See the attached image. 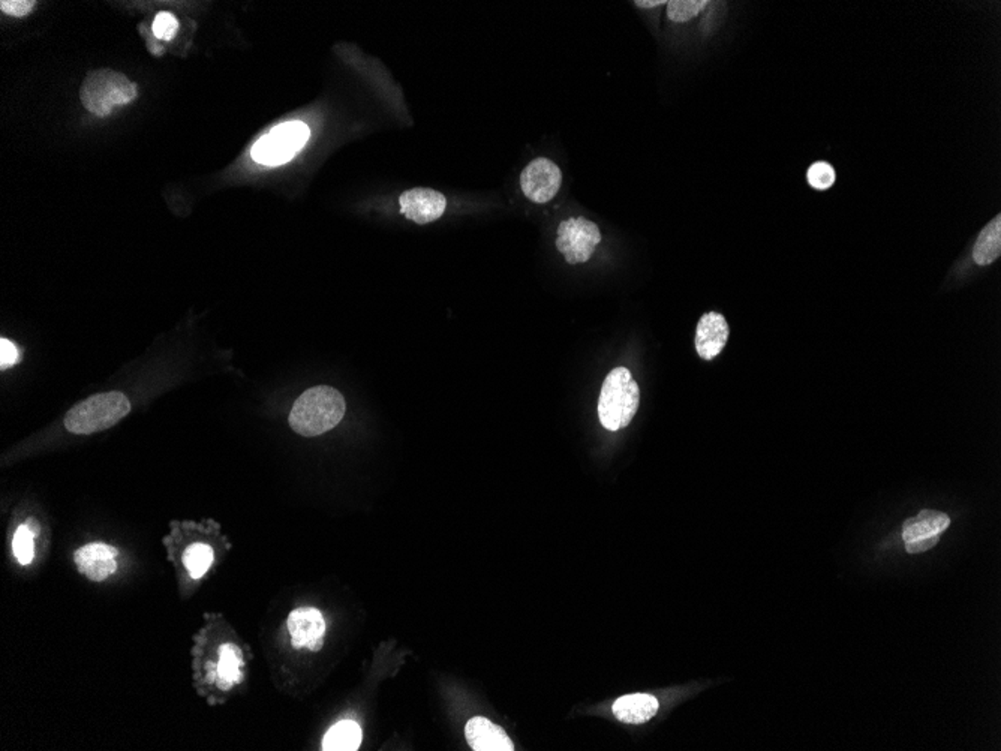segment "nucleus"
Returning a JSON list of instances; mask_svg holds the SVG:
<instances>
[{
	"label": "nucleus",
	"mask_w": 1001,
	"mask_h": 751,
	"mask_svg": "<svg viewBox=\"0 0 1001 751\" xmlns=\"http://www.w3.org/2000/svg\"><path fill=\"white\" fill-rule=\"evenodd\" d=\"M729 335H731V329L722 314L707 312L703 315L696 330L697 354L707 362L717 357L724 350L729 341Z\"/></svg>",
	"instance_id": "9d476101"
},
{
	"label": "nucleus",
	"mask_w": 1001,
	"mask_h": 751,
	"mask_svg": "<svg viewBox=\"0 0 1001 751\" xmlns=\"http://www.w3.org/2000/svg\"><path fill=\"white\" fill-rule=\"evenodd\" d=\"M308 124L302 122H288L278 124L275 130L264 135L253 144V161L264 166H282L285 162L291 161L297 153L308 143Z\"/></svg>",
	"instance_id": "39448f33"
},
{
	"label": "nucleus",
	"mask_w": 1001,
	"mask_h": 751,
	"mask_svg": "<svg viewBox=\"0 0 1001 751\" xmlns=\"http://www.w3.org/2000/svg\"><path fill=\"white\" fill-rule=\"evenodd\" d=\"M562 183V173L555 162L547 158H537L525 166L520 175V188L525 197L537 204H546L555 199Z\"/></svg>",
	"instance_id": "0eeeda50"
},
{
	"label": "nucleus",
	"mask_w": 1001,
	"mask_h": 751,
	"mask_svg": "<svg viewBox=\"0 0 1001 751\" xmlns=\"http://www.w3.org/2000/svg\"><path fill=\"white\" fill-rule=\"evenodd\" d=\"M235 686L233 682L227 681L224 678H218V687L222 690H230L231 687Z\"/></svg>",
	"instance_id": "c756f323"
},
{
	"label": "nucleus",
	"mask_w": 1001,
	"mask_h": 751,
	"mask_svg": "<svg viewBox=\"0 0 1001 751\" xmlns=\"http://www.w3.org/2000/svg\"><path fill=\"white\" fill-rule=\"evenodd\" d=\"M215 559V552L209 544H191L184 555V564L192 579H200L209 570Z\"/></svg>",
	"instance_id": "f3484780"
},
{
	"label": "nucleus",
	"mask_w": 1001,
	"mask_h": 751,
	"mask_svg": "<svg viewBox=\"0 0 1001 751\" xmlns=\"http://www.w3.org/2000/svg\"><path fill=\"white\" fill-rule=\"evenodd\" d=\"M362 744V729L351 720L335 724L322 739V750L355 751Z\"/></svg>",
	"instance_id": "dca6fc26"
},
{
	"label": "nucleus",
	"mask_w": 1001,
	"mask_h": 751,
	"mask_svg": "<svg viewBox=\"0 0 1001 751\" xmlns=\"http://www.w3.org/2000/svg\"><path fill=\"white\" fill-rule=\"evenodd\" d=\"M634 5L638 6V8L648 10V8H657V6L660 5H667V2H664V0H660V2H649V0H643L642 2V0H636Z\"/></svg>",
	"instance_id": "a878e982"
},
{
	"label": "nucleus",
	"mask_w": 1001,
	"mask_h": 751,
	"mask_svg": "<svg viewBox=\"0 0 1001 751\" xmlns=\"http://www.w3.org/2000/svg\"><path fill=\"white\" fill-rule=\"evenodd\" d=\"M640 390L627 368H615L609 372L598 399V419L609 431L627 428L637 413Z\"/></svg>",
	"instance_id": "f03ea898"
},
{
	"label": "nucleus",
	"mask_w": 1001,
	"mask_h": 751,
	"mask_svg": "<svg viewBox=\"0 0 1001 751\" xmlns=\"http://www.w3.org/2000/svg\"><path fill=\"white\" fill-rule=\"evenodd\" d=\"M345 411L346 404L339 390L330 386H317L297 397L288 423L302 437H318L336 428L344 419Z\"/></svg>",
	"instance_id": "f257e3e1"
},
{
	"label": "nucleus",
	"mask_w": 1001,
	"mask_h": 751,
	"mask_svg": "<svg viewBox=\"0 0 1001 751\" xmlns=\"http://www.w3.org/2000/svg\"><path fill=\"white\" fill-rule=\"evenodd\" d=\"M179 30V21L170 13H159L152 24V32L159 41H171Z\"/></svg>",
	"instance_id": "4be33fe9"
},
{
	"label": "nucleus",
	"mask_w": 1001,
	"mask_h": 751,
	"mask_svg": "<svg viewBox=\"0 0 1001 751\" xmlns=\"http://www.w3.org/2000/svg\"><path fill=\"white\" fill-rule=\"evenodd\" d=\"M709 5L706 0H672L667 2V17L673 23H689Z\"/></svg>",
	"instance_id": "6ab92c4d"
},
{
	"label": "nucleus",
	"mask_w": 1001,
	"mask_h": 751,
	"mask_svg": "<svg viewBox=\"0 0 1001 751\" xmlns=\"http://www.w3.org/2000/svg\"><path fill=\"white\" fill-rule=\"evenodd\" d=\"M148 46L149 50H150V53H152V55H161L162 53H164V48H162V46H159L157 41H149Z\"/></svg>",
	"instance_id": "cd10ccee"
},
{
	"label": "nucleus",
	"mask_w": 1001,
	"mask_h": 751,
	"mask_svg": "<svg viewBox=\"0 0 1001 751\" xmlns=\"http://www.w3.org/2000/svg\"><path fill=\"white\" fill-rule=\"evenodd\" d=\"M24 525L28 526L29 530L32 531V534L35 535V537H37V535L39 534V525H38L37 521H33V519H29V521L26 522V524H24Z\"/></svg>",
	"instance_id": "c85d7f7f"
},
{
	"label": "nucleus",
	"mask_w": 1001,
	"mask_h": 751,
	"mask_svg": "<svg viewBox=\"0 0 1001 751\" xmlns=\"http://www.w3.org/2000/svg\"><path fill=\"white\" fill-rule=\"evenodd\" d=\"M20 360V351L8 339L0 341V369L11 368Z\"/></svg>",
	"instance_id": "b1692460"
},
{
	"label": "nucleus",
	"mask_w": 1001,
	"mask_h": 751,
	"mask_svg": "<svg viewBox=\"0 0 1001 751\" xmlns=\"http://www.w3.org/2000/svg\"><path fill=\"white\" fill-rule=\"evenodd\" d=\"M33 539H35V535L26 525L20 526L15 533L14 540H13V550H14L15 558L19 559L21 566H28L32 562L33 555H35Z\"/></svg>",
	"instance_id": "aec40b11"
},
{
	"label": "nucleus",
	"mask_w": 1001,
	"mask_h": 751,
	"mask_svg": "<svg viewBox=\"0 0 1001 751\" xmlns=\"http://www.w3.org/2000/svg\"><path fill=\"white\" fill-rule=\"evenodd\" d=\"M602 242V233L597 224L586 218H569L560 222L556 235V249L564 255L565 261L576 264L588 263Z\"/></svg>",
	"instance_id": "423d86ee"
},
{
	"label": "nucleus",
	"mask_w": 1001,
	"mask_h": 751,
	"mask_svg": "<svg viewBox=\"0 0 1001 751\" xmlns=\"http://www.w3.org/2000/svg\"><path fill=\"white\" fill-rule=\"evenodd\" d=\"M660 708L655 697L646 693L622 696L613 704V714L622 723L643 724L655 717Z\"/></svg>",
	"instance_id": "ddd939ff"
},
{
	"label": "nucleus",
	"mask_w": 1001,
	"mask_h": 751,
	"mask_svg": "<svg viewBox=\"0 0 1001 751\" xmlns=\"http://www.w3.org/2000/svg\"><path fill=\"white\" fill-rule=\"evenodd\" d=\"M465 737L475 751H513L515 746L504 729L484 717H474L465 726Z\"/></svg>",
	"instance_id": "9b49d317"
},
{
	"label": "nucleus",
	"mask_w": 1001,
	"mask_h": 751,
	"mask_svg": "<svg viewBox=\"0 0 1001 751\" xmlns=\"http://www.w3.org/2000/svg\"><path fill=\"white\" fill-rule=\"evenodd\" d=\"M35 5L37 4L32 0H2L0 10L4 11L5 14L21 19V17L30 14L35 10Z\"/></svg>",
	"instance_id": "5701e85b"
},
{
	"label": "nucleus",
	"mask_w": 1001,
	"mask_h": 751,
	"mask_svg": "<svg viewBox=\"0 0 1001 751\" xmlns=\"http://www.w3.org/2000/svg\"><path fill=\"white\" fill-rule=\"evenodd\" d=\"M1001 254V215H997L979 235L973 248V260L979 266H989Z\"/></svg>",
	"instance_id": "2eb2a0df"
},
{
	"label": "nucleus",
	"mask_w": 1001,
	"mask_h": 751,
	"mask_svg": "<svg viewBox=\"0 0 1001 751\" xmlns=\"http://www.w3.org/2000/svg\"><path fill=\"white\" fill-rule=\"evenodd\" d=\"M129 411L131 402L124 393H99L73 406L64 415V428L75 435H92L113 428Z\"/></svg>",
	"instance_id": "7ed1b4c3"
},
{
	"label": "nucleus",
	"mask_w": 1001,
	"mask_h": 751,
	"mask_svg": "<svg viewBox=\"0 0 1001 751\" xmlns=\"http://www.w3.org/2000/svg\"><path fill=\"white\" fill-rule=\"evenodd\" d=\"M287 628L293 637V646L295 650H302L318 637H324L326 621L318 609L297 608L290 613Z\"/></svg>",
	"instance_id": "f8f14e48"
},
{
	"label": "nucleus",
	"mask_w": 1001,
	"mask_h": 751,
	"mask_svg": "<svg viewBox=\"0 0 1001 751\" xmlns=\"http://www.w3.org/2000/svg\"><path fill=\"white\" fill-rule=\"evenodd\" d=\"M938 540H940V535H936V537H931V539L909 542V543H905V549H907V552L913 553V555L914 553L927 552V550L933 549L934 546L938 543Z\"/></svg>",
	"instance_id": "393cba45"
},
{
	"label": "nucleus",
	"mask_w": 1001,
	"mask_h": 751,
	"mask_svg": "<svg viewBox=\"0 0 1001 751\" xmlns=\"http://www.w3.org/2000/svg\"><path fill=\"white\" fill-rule=\"evenodd\" d=\"M400 213L418 226L440 219L447 209V199L438 191L414 188L405 191L399 199Z\"/></svg>",
	"instance_id": "6e6552de"
},
{
	"label": "nucleus",
	"mask_w": 1001,
	"mask_h": 751,
	"mask_svg": "<svg viewBox=\"0 0 1001 751\" xmlns=\"http://www.w3.org/2000/svg\"><path fill=\"white\" fill-rule=\"evenodd\" d=\"M951 519L937 510H922L918 516L910 517L903 526L904 543L916 540L931 539L940 535L949 528Z\"/></svg>",
	"instance_id": "4468645a"
},
{
	"label": "nucleus",
	"mask_w": 1001,
	"mask_h": 751,
	"mask_svg": "<svg viewBox=\"0 0 1001 751\" xmlns=\"http://www.w3.org/2000/svg\"><path fill=\"white\" fill-rule=\"evenodd\" d=\"M137 93V86L126 75L113 70L89 73L80 89L84 108L98 117H107L117 107L131 104Z\"/></svg>",
	"instance_id": "20e7f679"
},
{
	"label": "nucleus",
	"mask_w": 1001,
	"mask_h": 751,
	"mask_svg": "<svg viewBox=\"0 0 1001 751\" xmlns=\"http://www.w3.org/2000/svg\"><path fill=\"white\" fill-rule=\"evenodd\" d=\"M322 645H324V637H318L315 641L311 642L306 648H308L309 651H312V653H318V651L321 650Z\"/></svg>",
	"instance_id": "bb28decb"
},
{
	"label": "nucleus",
	"mask_w": 1001,
	"mask_h": 751,
	"mask_svg": "<svg viewBox=\"0 0 1001 751\" xmlns=\"http://www.w3.org/2000/svg\"><path fill=\"white\" fill-rule=\"evenodd\" d=\"M807 179H808V183L813 186L814 190H829L832 184L836 182L835 168L825 161L816 162L809 166Z\"/></svg>",
	"instance_id": "412c9836"
},
{
	"label": "nucleus",
	"mask_w": 1001,
	"mask_h": 751,
	"mask_svg": "<svg viewBox=\"0 0 1001 751\" xmlns=\"http://www.w3.org/2000/svg\"><path fill=\"white\" fill-rule=\"evenodd\" d=\"M242 664H244V659H242L239 646H235V644H224L219 648V661H218L217 668L218 678H224L227 681L237 684V682L242 681V673H240Z\"/></svg>",
	"instance_id": "a211bd4d"
},
{
	"label": "nucleus",
	"mask_w": 1001,
	"mask_h": 751,
	"mask_svg": "<svg viewBox=\"0 0 1001 751\" xmlns=\"http://www.w3.org/2000/svg\"><path fill=\"white\" fill-rule=\"evenodd\" d=\"M117 555L119 550L110 544L90 543L75 550L74 561L81 575L90 581L102 582L117 570Z\"/></svg>",
	"instance_id": "1a4fd4ad"
}]
</instances>
